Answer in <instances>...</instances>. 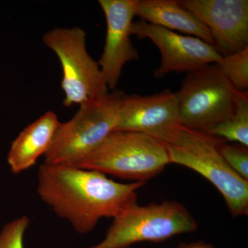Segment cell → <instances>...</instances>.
<instances>
[{
  "label": "cell",
  "instance_id": "cell-1",
  "mask_svg": "<svg viewBox=\"0 0 248 248\" xmlns=\"http://www.w3.org/2000/svg\"><path fill=\"white\" fill-rule=\"evenodd\" d=\"M144 182L122 184L97 171L64 164L41 165L37 192L55 215L86 234L103 218H115L138 203Z\"/></svg>",
  "mask_w": 248,
  "mask_h": 248
},
{
  "label": "cell",
  "instance_id": "cell-2",
  "mask_svg": "<svg viewBox=\"0 0 248 248\" xmlns=\"http://www.w3.org/2000/svg\"><path fill=\"white\" fill-rule=\"evenodd\" d=\"M224 140L182 126L172 143L166 144L170 164L188 168L205 177L223 196L233 217L248 216V181L228 166L218 151Z\"/></svg>",
  "mask_w": 248,
  "mask_h": 248
},
{
  "label": "cell",
  "instance_id": "cell-3",
  "mask_svg": "<svg viewBox=\"0 0 248 248\" xmlns=\"http://www.w3.org/2000/svg\"><path fill=\"white\" fill-rule=\"evenodd\" d=\"M170 164L163 142L138 132L114 130L75 166L134 182L146 183Z\"/></svg>",
  "mask_w": 248,
  "mask_h": 248
},
{
  "label": "cell",
  "instance_id": "cell-4",
  "mask_svg": "<svg viewBox=\"0 0 248 248\" xmlns=\"http://www.w3.org/2000/svg\"><path fill=\"white\" fill-rule=\"evenodd\" d=\"M123 91L81 104L74 117L60 124L45 164L76 166L115 130L117 110Z\"/></svg>",
  "mask_w": 248,
  "mask_h": 248
},
{
  "label": "cell",
  "instance_id": "cell-5",
  "mask_svg": "<svg viewBox=\"0 0 248 248\" xmlns=\"http://www.w3.org/2000/svg\"><path fill=\"white\" fill-rule=\"evenodd\" d=\"M197 229L195 218L180 202L137 203L113 218L102 242L88 248H128L138 243L162 242Z\"/></svg>",
  "mask_w": 248,
  "mask_h": 248
},
{
  "label": "cell",
  "instance_id": "cell-6",
  "mask_svg": "<svg viewBox=\"0 0 248 248\" xmlns=\"http://www.w3.org/2000/svg\"><path fill=\"white\" fill-rule=\"evenodd\" d=\"M42 41L61 63L64 107L81 105L108 94L100 67L88 53L86 31L80 27L55 28L46 32Z\"/></svg>",
  "mask_w": 248,
  "mask_h": 248
},
{
  "label": "cell",
  "instance_id": "cell-7",
  "mask_svg": "<svg viewBox=\"0 0 248 248\" xmlns=\"http://www.w3.org/2000/svg\"><path fill=\"white\" fill-rule=\"evenodd\" d=\"M237 92L215 64L187 73L177 93L182 125L205 132L226 120L234 112Z\"/></svg>",
  "mask_w": 248,
  "mask_h": 248
},
{
  "label": "cell",
  "instance_id": "cell-8",
  "mask_svg": "<svg viewBox=\"0 0 248 248\" xmlns=\"http://www.w3.org/2000/svg\"><path fill=\"white\" fill-rule=\"evenodd\" d=\"M182 126L177 93L170 89L151 95L124 94L119 102L115 130L138 132L170 144Z\"/></svg>",
  "mask_w": 248,
  "mask_h": 248
},
{
  "label": "cell",
  "instance_id": "cell-9",
  "mask_svg": "<svg viewBox=\"0 0 248 248\" xmlns=\"http://www.w3.org/2000/svg\"><path fill=\"white\" fill-rule=\"evenodd\" d=\"M132 35L148 38L159 48L161 64L155 71L156 79L173 73H190L221 61L222 55L213 45L197 37L183 35L159 26L140 20L133 22Z\"/></svg>",
  "mask_w": 248,
  "mask_h": 248
},
{
  "label": "cell",
  "instance_id": "cell-10",
  "mask_svg": "<svg viewBox=\"0 0 248 248\" xmlns=\"http://www.w3.org/2000/svg\"><path fill=\"white\" fill-rule=\"evenodd\" d=\"M181 4L208 28L222 56L248 46V0H182Z\"/></svg>",
  "mask_w": 248,
  "mask_h": 248
},
{
  "label": "cell",
  "instance_id": "cell-11",
  "mask_svg": "<svg viewBox=\"0 0 248 248\" xmlns=\"http://www.w3.org/2000/svg\"><path fill=\"white\" fill-rule=\"evenodd\" d=\"M106 21L105 46L97 62L109 90H115L127 62L138 60L130 40L138 0H99Z\"/></svg>",
  "mask_w": 248,
  "mask_h": 248
},
{
  "label": "cell",
  "instance_id": "cell-12",
  "mask_svg": "<svg viewBox=\"0 0 248 248\" xmlns=\"http://www.w3.org/2000/svg\"><path fill=\"white\" fill-rule=\"evenodd\" d=\"M61 122L53 111H48L29 124L11 143L7 155L11 172L19 174L37 163L48 153Z\"/></svg>",
  "mask_w": 248,
  "mask_h": 248
},
{
  "label": "cell",
  "instance_id": "cell-13",
  "mask_svg": "<svg viewBox=\"0 0 248 248\" xmlns=\"http://www.w3.org/2000/svg\"><path fill=\"white\" fill-rule=\"evenodd\" d=\"M135 16L141 20L200 38L214 46L208 28L176 0H138Z\"/></svg>",
  "mask_w": 248,
  "mask_h": 248
},
{
  "label": "cell",
  "instance_id": "cell-14",
  "mask_svg": "<svg viewBox=\"0 0 248 248\" xmlns=\"http://www.w3.org/2000/svg\"><path fill=\"white\" fill-rule=\"evenodd\" d=\"M205 133L224 141L236 142L248 146V93L238 91L236 107L232 115L221 123L208 129Z\"/></svg>",
  "mask_w": 248,
  "mask_h": 248
},
{
  "label": "cell",
  "instance_id": "cell-15",
  "mask_svg": "<svg viewBox=\"0 0 248 248\" xmlns=\"http://www.w3.org/2000/svg\"><path fill=\"white\" fill-rule=\"evenodd\" d=\"M215 65L236 91H248V46L222 57L221 61Z\"/></svg>",
  "mask_w": 248,
  "mask_h": 248
},
{
  "label": "cell",
  "instance_id": "cell-16",
  "mask_svg": "<svg viewBox=\"0 0 248 248\" xmlns=\"http://www.w3.org/2000/svg\"><path fill=\"white\" fill-rule=\"evenodd\" d=\"M222 157L240 177L248 181V148L240 145H231L223 141L218 146Z\"/></svg>",
  "mask_w": 248,
  "mask_h": 248
},
{
  "label": "cell",
  "instance_id": "cell-17",
  "mask_svg": "<svg viewBox=\"0 0 248 248\" xmlns=\"http://www.w3.org/2000/svg\"><path fill=\"white\" fill-rule=\"evenodd\" d=\"M29 225L30 219L27 216L6 224L0 232V248H24V234Z\"/></svg>",
  "mask_w": 248,
  "mask_h": 248
},
{
  "label": "cell",
  "instance_id": "cell-18",
  "mask_svg": "<svg viewBox=\"0 0 248 248\" xmlns=\"http://www.w3.org/2000/svg\"><path fill=\"white\" fill-rule=\"evenodd\" d=\"M176 248H217L213 245L204 242V241H197V242L189 243V244H182L179 245Z\"/></svg>",
  "mask_w": 248,
  "mask_h": 248
}]
</instances>
